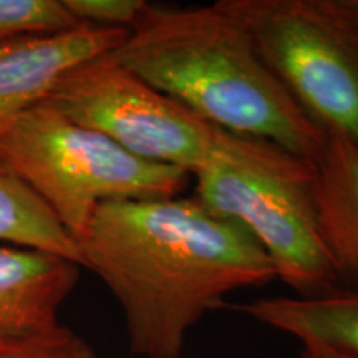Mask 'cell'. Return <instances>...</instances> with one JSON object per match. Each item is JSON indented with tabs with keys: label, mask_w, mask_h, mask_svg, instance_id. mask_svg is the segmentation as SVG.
Returning <instances> with one entry per match:
<instances>
[{
	"label": "cell",
	"mask_w": 358,
	"mask_h": 358,
	"mask_svg": "<svg viewBox=\"0 0 358 358\" xmlns=\"http://www.w3.org/2000/svg\"><path fill=\"white\" fill-rule=\"evenodd\" d=\"M315 206L324 243L340 277L358 280V146L325 131L315 161Z\"/></svg>",
	"instance_id": "obj_9"
},
{
	"label": "cell",
	"mask_w": 358,
	"mask_h": 358,
	"mask_svg": "<svg viewBox=\"0 0 358 358\" xmlns=\"http://www.w3.org/2000/svg\"><path fill=\"white\" fill-rule=\"evenodd\" d=\"M64 0H0V47L12 40L77 29Z\"/></svg>",
	"instance_id": "obj_12"
},
{
	"label": "cell",
	"mask_w": 358,
	"mask_h": 358,
	"mask_svg": "<svg viewBox=\"0 0 358 358\" xmlns=\"http://www.w3.org/2000/svg\"><path fill=\"white\" fill-rule=\"evenodd\" d=\"M0 168L32 189L75 243L101 204L176 198L192 178L181 168L138 158L47 100L0 138Z\"/></svg>",
	"instance_id": "obj_4"
},
{
	"label": "cell",
	"mask_w": 358,
	"mask_h": 358,
	"mask_svg": "<svg viewBox=\"0 0 358 358\" xmlns=\"http://www.w3.org/2000/svg\"><path fill=\"white\" fill-rule=\"evenodd\" d=\"M77 245L143 358H181L189 330L226 295L277 279L261 245L194 196L101 204Z\"/></svg>",
	"instance_id": "obj_1"
},
{
	"label": "cell",
	"mask_w": 358,
	"mask_h": 358,
	"mask_svg": "<svg viewBox=\"0 0 358 358\" xmlns=\"http://www.w3.org/2000/svg\"><path fill=\"white\" fill-rule=\"evenodd\" d=\"M0 243L43 250L82 267L78 245L32 189L0 168Z\"/></svg>",
	"instance_id": "obj_11"
},
{
	"label": "cell",
	"mask_w": 358,
	"mask_h": 358,
	"mask_svg": "<svg viewBox=\"0 0 358 358\" xmlns=\"http://www.w3.org/2000/svg\"><path fill=\"white\" fill-rule=\"evenodd\" d=\"M229 3L308 118L358 146V0Z\"/></svg>",
	"instance_id": "obj_5"
},
{
	"label": "cell",
	"mask_w": 358,
	"mask_h": 358,
	"mask_svg": "<svg viewBox=\"0 0 358 358\" xmlns=\"http://www.w3.org/2000/svg\"><path fill=\"white\" fill-rule=\"evenodd\" d=\"M80 25L129 30L145 8L143 0H64Z\"/></svg>",
	"instance_id": "obj_14"
},
{
	"label": "cell",
	"mask_w": 358,
	"mask_h": 358,
	"mask_svg": "<svg viewBox=\"0 0 358 358\" xmlns=\"http://www.w3.org/2000/svg\"><path fill=\"white\" fill-rule=\"evenodd\" d=\"M80 277L78 264L43 250L0 245V337L60 324L58 310Z\"/></svg>",
	"instance_id": "obj_8"
},
{
	"label": "cell",
	"mask_w": 358,
	"mask_h": 358,
	"mask_svg": "<svg viewBox=\"0 0 358 358\" xmlns=\"http://www.w3.org/2000/svg\"><path fill=\"white\" fill-rule=\"evenodd\" d=\"M236 308L302 343H324L358 357V289H334L310 297H262Z\"/></svg>",
	"instance_id": "obj_10"
},
{
	"label": "cell",
	"mask_w": 358,
	"mask_h": 358,
	"mask_svg": "<svg viewBox=\"0 0 358 358\" xmlns=\"http://www.w3.org/2000/svg\"><path fill=\"white\" fill-rule=\"evenodd\" d=\"M47 101L138 158L191 176L211 155L219 129L124 69L111 53L69 71Z\"/></svg>",
	"instance_id": "obj_6"
},
{
	"label": "cell",
	"mask_w": 358,
	"mask_h": 358,
	"mask_svg": "<svg viewBox=\"0 0 358 358\" xmlns=\"http://www.w3.org/2000/svg\"><path fill=\"white\" fill-rule=\"evenodd\" d=\"M0 358H96L83 337L64 324L32 334L2 335Z\"/></svg>",
	"instance_id": "obj_13"
},
{
	"label": "cell",
	"mask_w": 358,
	"mask_h": 358,
	"mask_svg": "<svg viewBox=\"0 0 358 358\" xmlns=\"http://www.w3.org/2000/svg\"><path fill=\"white\" fill-rule=\"evenodd\" d=\"M128 30L80 25L52 35L12 40L0 47V138L27 111L48 100L69 71L113 53Z\"/></svg>",
	"instance_id": "obj_7"
},
{
	"label": "cell",
	"mask_w": 358,
	"mask_h": 358,
	"mask_svg": "<svg viewBox=\"0 0 358 358\" xmlns=\"http://www.w3.org/2000/svg\"><path fill=\"white\" fill-rule=\"evenodd\" d=\"M301 358H358L352 353L340 350V348L324 345V343L307 342L302 343Z\"/></svg>",
	"instance_id": "obj_15"
},
{
	"label": "cell",
	"mask_w": 358,
	"mask_h": 358,
	"mask_svg": "<svg viewBox=\"0 0 358 358\" xmlns=\"http://www.w3.org/2000/svg\"><path fill=\"white\" fill-rule=\"evenodd\" d=\"M194 198L234 222L301 297L337 289L340 274L320 232L315 163L262 138L217 129L211 155L192 173Z\"/></svg>",
	"instance_id": "obj_3"
},
{
	"label": "cell",
	"mask_w": 358,
	"mask_h": 358,
	"mask_svg": "<svg viewBox=\"0 0 358 358\" xmlns=\"http://www.w3.org/2000/svg\"><path fill=\"white\" fill-rule=\"evenodd\" d=\"M111 55L219 129L268 140L310 161L324 148L325 131L266 64L229 0L196 7L146 2Z\"/></svg>",
	"instance_id": "obj_2"
}]
</instances>
